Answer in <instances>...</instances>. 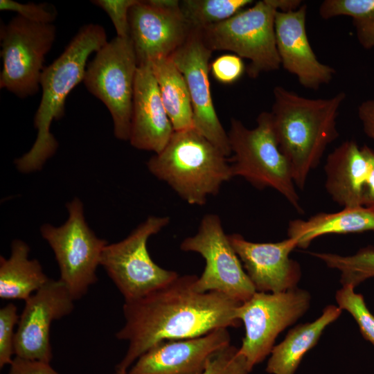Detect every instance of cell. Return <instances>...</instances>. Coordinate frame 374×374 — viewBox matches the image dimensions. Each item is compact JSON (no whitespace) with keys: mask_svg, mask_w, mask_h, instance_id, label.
Masks as SVG:
<instances>
[{"mask_svg":"<svg viewBox=\"0 0 374 374\" xmlns=\"http://www.w3.org/2000/svg\"><path fill=\"white\" fill-rule=\"evenodd\" d=\"M139 0H94L93 4L102 8L109 17L117 37L130 38L129 12Z\"/></svg>","mask_w":374,"mask_h":374,"instance_id":"1f68e13d","label":"cell"},{"mask_svg":"<svg viewBox=\"0 0 374 374\" xmlns=\"http://www.w3.org/2000/svg\"><path fill=\"white\" fill-rule=\"evenodd\" d=\"M55 33L53 24L33 22L18 15L1 25V89L20 98L38 92L45 55L52 48Z\"/></svg>","mask_w":374,"mask_h":374,"instance_id":"8fae6325","label":"cell"},{"mask_svg":"<svg viewBox=\"0 0 374 374\" xmlns=\"http://www.w3.org/2000/svg\"><path fill=\"white\" fill-rule=\"evenodd\" d=\"M278 10V0L258 1L221 23L200 29L202 37L213 51H229L249 60L247 73L256 78L280 66L274 27Z\"/></svg>","mask_w":374,"mask_h":374,"instance_id":"8992f818","label":"cell"},{"mask_svg":"<svg viewBox=\"0 0 374 374\" xmlns=\"http://www.w3.org/2000/svg\"><path fill=\"white\" fill-rule=\"evenodd\" d=\"M324 170L325 187L334 202L344 208L364 206L369 163L355 141H346L329 154Z\"/></svg>","mask_w":374,"mask_h":374,"instance_id":"ffe728a7","label":"cell"},{"mask_svg":"<svg viewBox=\"0 0 374 374\" xmlns=\"http://www.w3.org/2000/svg\"><path fill=\"white\" fill-rule=\"evenodd\" d=\"M213 78L223 84L237 81L244 73L245 66L242 59L235 54H224L217 57L210 64Z\"/></svg>","mask_w":374,"mask_h":374,"instance_id":"d6a6232c","label":"cell"},{"mask_svg":"<svg viewBox=\"0 0 374 374\" xmlns=\"http://www.w3.org/2000/svg\"><path fill=\"white\" fill-rule=\"evenodd\" d=\"M69 217L62 226H41L42 238L52 249L60 278L75 301L84 296L98 281L96 269L106 240L98 238L85 222L83 205L75 197L66 204Z\"/></svg>","mask_w":374,"mask_h":374,"instance_id":"9c48e42d","label":"cell"},{"mask_svg":"<svg viewBox=\"0 0 374 374\" xmlns=\"http://www.w3.org/2000/svg\"><path fill=\"white\" fill-rule=\"evenodd\" d=\"M169 222L167 216H149L125 239L105 247L100 265L123 295L124 301L143 297L179 276L176 271L155 263L147 247L149 238Z\"/></svg>","mask_w":374,"mask_h":374,"instance_id":"52a82bcc","label":"cell"},{"mask_svg":"<svg viewBox=\"0 0 374 374\" xmlns=\"http://www.w3.org/2000/svg\"><path fill=\"white\" fill-rule=\"evenodd\" d=\"M30 248L24 241L15 240L8 258L0 257V298L28 299L43 287L49 278L37 259H29Z\"/></svg>","mask_w":374,"mask_h":374,"instance_id":"603a6c76","label":"cell"},{"mask_svg":"<svg viewBox=\"0 0 374 374\" xmlns=\"http://www.w3.org/2000/svg\"><path fill=\"white\" fill-rule=\"evenodd\" d=\"M250 372L238 348L230 345L213 357L202 374H249ZM112 374H127V372L115 370Z\"/></svg>","mask_w":374,"mask_h":374,"instance_id":"f546056e","label":"cell"},{"mask_svg":"<svg viewBox=\"0 0 374 374\" xmlns=\"http://www.w3.org/2000/svg\"><path fill=\"white\" fill-rule=\"evenodd\" d=\"M310 294L296 287L279 293L256 292L242 303L236 317L245 329L238 353L250 371L270 355L278 335L308 310Z\"/></svg>","mask_w":374,"mask_h":374,"instance_id":"30bf717a","label":"cell"},{"mask_svg":"<svg viewBox=\"0 0 374 374\" xmlns=\"http://www.w3.org/2000/svg\"><path fill=\"white\" fill-rule=\"evenodd\" d=\"M251 0H184L181 10L193 28L221 23L247 8Z\"/></svg>","mask_w":374,"mask_h":374,"instance_id":"484cf974","label":"cell"},{"mask_svg":"<svg viewBox=\"0 0 374 374\" xmlns=\"http://www.w3.org/2000/svg\"><path fill=\"white\" fill-rule=\"evenodd\" d=\"M107 43L103 26L84 25L62 54L44 67L40 78L42 98L34 118L37 138L30 150L15 161L20 172L29 173L40 170L55 153L58 143L50 132L51 125L53 121L63 117L67 96L83 82L89 55Z\"/></svg>","mask_w":374,"mask_h":374,"instance_id":"3957f363","label":"cell"},{"mask_svg":"<svg viewBox=\"0 0 374 374\" xmlns=\"http://www.w3.org/2000/svg\"><path fill=\"white\" fill-rule=\"evenodd\" d=\"M0 10L14 11L29 21L42 24H52L57 15L55 6L47 3H21L12 0H1Z\"/></svg>","mask_w":374,"mask_h":374,"instance_id":"4dcf8cb0","label":"cell"},{"mask_svg":"<svg viewBox=\"0 0 374 374\" xmlns=\"http://www.w3.org/2000/svg\"><path fill=\"white\" fill-rule=\"evenodd\" d=\"M335 299L338 307L354 318L364 338L374 346V315L367 308L364 296L348 285L337 290Z\"/></svg>","mask_w":374,"mask_h":374,"instance_id":"83f0119b","label":"cell"},{"mask_svg":"<svg viewBox=\"0 0 374 374\" xmlns=\"http://www.w3.org/2000/svg\"><path fill=\"white\" fill-rule=\"evenodd\" d=\"M369 163V173L363 195V206L374 209V150L368 145L362 147Z\"/></svg>","mask_w":374,"mask_h":374,"instance_id":"e575fe53","label":"cell"},{"mask_svg":"<svg viewBox=\"0 0 374 374\" xmlns=\"http://www.w3.org/2000/svg\"><path fill=\"white\" fill-rule=\"evenodd\" d=\"M307 6L297 10L277 11L275 36L280 65L295 75L302 87L317 89L328 84L336 71L321 62L315 55L306 32Z\"/></svg>","mask_w":374,"mask_h":374,"instance_id":"ac0fdd59","label":"cell"},{"mask_svg":"<svg viewBox=\"0 0 374 374\" xmlns=\"http://www.w3.org/2000/svg\"><path fill=\"white\" fill-rule=\"evenodd\" d=\"M197 278L179 275L143 297L124 301L125 323L116 337L126 341L128 346L116 371L127 372L143 353L159 342L240 326L236 311L241 303L217 292H198Z\"/></svg>","mask_w":374,"mask_h":374,"instance_id":"6da1fadb","label":"cell"},{"mask_svg":"<svg viewBox=\"0 0 374 374\" xmlns=\"http://www.w3.org/2000/svg\"><path fill=\"white\" fill-rule=\"evenodd\" d=\"M229 239L256 292L279 293L297 287L299 264L290 258L297 241L287 238L276 242H254L239 233Z\"/></svg>","mask_w":374,"mask_h":374,"instance_id":"e0dca14e","label":"cell"},{"mask_svg":"<svg viewBox=\"0 0 374 374\" xmlns=\"http://www.w3.org/2000/svg\"><path fill=\"white\" fill-rule=\"evenodd\" d=\"M311 254L322 260L328 267L339 270L342 285H349L355 288L366 280L374 277L373 246L361 248L350 256L317 252Z\"/></svg>","mask_w":374,"mask_h":374,"instance_id":"4316f807","label":"cell"},{"mask_svg":"<svg viewBox=\"0 0 374 374\" xmlns=\"http://www.w3.org/2000/svg\"><path fill=\"white\" fill-rule=\"evenodd\" d=\"M74 299L60 280L49 279L25 301L15 337V356L51 362L52 323L71 313Z\"/></svg>","mask_w":374,"mask_h":374,"instance_id":"9a60e30c","label":"cell"},{"mask_svg":"<svg viewBox=\"0 0 374 374\" xmlns=\"http://www.w3.org/2000/svg\"><path fill=\"white\" fill-rule=\"evenodd\" d=\"M231 345L228 328L157 343L143 353L127 374H202L213 357Z\"/></svg>","mask_w":374,"mask_h":374,"instance_id":"2e32d148","label":"cell"},{"mask_svg":"<svg viewBox=\"0 0 374 374\" xmlns=\"http://www.w3.org/2000/svg\"><path fill=\"white\" fill-rule=\"evenodd\" d=\"M374 231V209L365 206L344 208L336 213H319L307 220L290 221L287 236L305 249L315 238L326 234Z\"/></svg>","mask_w":374,"mask_h":374,"instance_id":"44dd1931","label":"cell"},{"mask_svg":"<svg viewBox=\"0 0 374 374\" xmlns=\"http://www.w3.org/2000/svg\"><path fill=\"white\" fill-rule=\"evenodd\" d=\"M212 53L201 30L192 28L185 42L170 57L186 82L194 127L228 157L231 154L228 134L217 115L211 93L208 73Z\"/></svg>","mask_w":374,"mask_h":374,"instance_id":"5bb4252c","label":"cell"},{"mask_svg":"<svg viewBox=\"0 0 374 374\" xmlns=\"http://www.w3.org/2000/svg\"><path fill=\"white\" fill-rule=\"evenodd\" d=\"M174 132L150 64L139 65L134 82L130 144L136 149L159 154Z\"/></svg>","mask_w":374,"mask_h":374,"instance_id":"d6986e66","label":"cell"},{"mask_svg":"<svg viewBox=\"0 0 374 374\" xmlns=\"http://www.w3.org/2000/svg\"><path fill=\"white\" fill-rule=\"evenodd\" d=\"M319 12L324 19L350 17L359 44L366 49L374 48V0H325Z\"/></svg>","mask_w":374,"mask_h":374,"instance_id":"d4e9b609","label":"cell"},{"mask_svg":"<svg viewBox=\"0 0 374 374\" xmlns=\"http://www.w3.org/2000/svg\"><path fill=\"white\" fill-rule=\"evenodd\" d=\"M341 314L338 306L329 305L314 321L290 330L285 339L274 346L266 371L269 374H294L306 353L317 344L325 328Z\"/></svg>","mask_w":374,"mask_h":374,"instance_id":"7402d4cb","label":"cell"},{"mask_svg":"<svg viewBox=\"0 0 374 374\" xmlns=\"http://www.w3.org/2000/svg\"><path fill=\"white\" fill-rule=\"evenodd\" d=\"M149 64L174 130L194 127L190 96L182 73L170 57L159 58Z\"/></svg>","mask_w":374,"mask_h":374,"instance_id":"cb8c5ba5","label":"cell"},{"mask_svg":"<svg viewBox=\"0 0 374 374\" xmlns=\"http://www.w3.org/2000/svg\"><path fill=\"white\" fill-rule=\"evenodd\" d=\"M8 374H60L50 362L15 356Z\"/></svg>","mask_w":374,"mask_h":374,"instance_id":"836d02e7","label":"cell"},{"mask_svg":"<svg viewBox=\"0 0 374 374\" xmlns=\"http://www.w3.org/2000/svg\"><path fill=\"white\" fill-rule=\"evenodd\" d=\"M256 126L247 128L231 118L227 132L233 177H241L258 189L271 188L299 212L303 213L289 163L279 149L270 112H261Z\"/></svg>","mask_w":374,"mask_h":374,"instance_id":"5b68a950","label":"cell"},{"mask_svg":"<svg viewBox=\"0 0 374 374\" xmlns=\"http://www.w3.org/2000/svg\"><path fill=\"white\" fill-rule=\"evenodd\" d=\"M147 167L182 199L196 206L204 205L233 177L227 157L195 127L175 131Z\"/></svg>","mask_w":374,"mask_h":374,"instance_id":"277c9868","label":"cell"},{"mask_svg":"<svg viewBox=\"0 0 374 374\" xmlns=\"http://www.w3.org/2000/svg\"><path fill=\"white\" fill-rule=\"evenodd\" d=\"M273 94L270 113L278 147L289 163L295 186L303 189L327 147L339 137L337 118L346 93L312 99L276 86Z\"/></svg>","mask_w":374,"mask_h":374,"instance_id":"7a4b0ae2","label":"cell"},{"mask_svg":"<svg viewBox=\"0 0 374 374\" xmlns=\"http://www.w3.org/2000/svg\"><path fill=\"white\" fill-rule=\"evenodd\" d=\"M19 315L17 306L9 303L0 309V368L10 365L15 355V328Z\"/></svg>","mask_w":374,"mask_h":374,"instance_id":"f1b7e54d","label":"cell"},{"mask_svg":"<svg viewBox=\"0 0 374 374\" xmlns=\"http://www.w3.org/2000/svg\"><path fill=\"white\" fill-rule=\"evenodd\" d=\"M138 66L130 39L116 36L96 53L83 79L89 92L109 110L114 135L123 141H129Z\"/></svg>","mask_w":374,"mask_h":374,"instance_id":"ba28073f","label":"cell"},{"mask_svg":"<svg viewBox=\"0 0 374 374\" xmlns=\"http://www.w3.org/2000/svg\"><path fill=\"white\" fill-rule=\"evenodd\" d=\"M129 27L139 66L170 57L193 28L177 0L138 1L130 10Z\"/></svg>","mask_w":374,"mask_h":374,"instance_id":"4fadbf2b","label":"cell"},{"mask_svg":"<svg viewBox=\"0 0 374 374\" xmlns=\"http://www.w3.org/2000/svg\"><path fill=\"white\" fill-rule=\"evenodd\" d=\"M180 249L199 253L205 260L195 281L198 292H217L241 303L256 292L217 215H205L197 233L183 240Z\"/></svg>","mask_w":374,"mask_h":374,"instance_id":"7c38bea8","label":"cell"},{"mask_svg":"<svg viewBox=\"0 0 374 374\" xmlns=\"http://www.w3.org/2000/svg\"><path fill=\"white\" fill-rule=\"evenodd\" d=\"M357 114L364 133L374 140V99L362 102L358 107Z\"/></svg>","mask_w":374,"mask_h":374,"instance_id":"d590c367","label":"cell"}]
</instances>
